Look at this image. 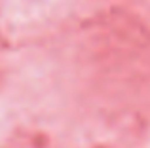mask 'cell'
I'll return each instance as SVG.
<instances>
[{
  "label": "cell",
  "instance_id": "obj_1",
  "mask_svg": "<svg viewBox=\"0 0 150 148\" xmlns=\"http://www.w3.org/2000/svg\"><path fill=\"white\" fill-rule=\"evenodd\" d=\"M65 11V0H6L0 8V27L10 36L42 30Z\"/></svg>",
  "mask_w": 150,
  "mask_h": 148
},
{
  "label": "cell",
  "instance_id": "obj_2",
  "mask_svg": "<svg viewBox=\"0 0 150 148\" xmlns=\"http://www.w3.org/2000/svg\"><path fill=\"white\" fill-rule=\"evenodd\" d=\"M4 123H6V120H4V114H2V110H0V135L4 133Z\"/></svg>",
  "mask_w": 150,
  "mask_h": 148
}]
</instances>
